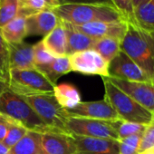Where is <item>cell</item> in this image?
Here are the masks:
<instances>
[{
    "mask_svg": "<svg viewBox=\"0 0 154 154\" xmlns=\"http://www.w3.org/2000/svg\"><path fill=\"white\" fill-rule=\"evenodd\" d=\"M128 22H91L80 26H73L76 30L94 38L100 39L104 37H112L122 40L127 30Z\"/></svg>",
    "mask_w": 154,
    "mask_h": 154,
    "instance_id": "12",
    "label": "cell"
},
{
    "mask_svg": "<svg viewBox=\"0 0 154 154\" xmlns=\"http://www.w3.org/2000/svg\"><path fill=\"white\" fill-rule=\"evenodd\" d=\"M67 130L71 136L94 137L119 140L114 122L69 116Z\"/></svg>",
    "mask_w": 154,
    "mask_h": 154,
    "instance_id": "7",
    "label": "cell"
},
{
    "mask_svg": "<svg viewBox=\"0 0 154 154\" xmlns=\"http://www.w3.org/2000/svg\"><path fill=\"white\" fill-rule=\"evenodd\" d=\"M26 18V16L18 13L16 18H14L2 28H0L1 35L8 44H19L23 42L25 37L27 36Z\"/></svg>",
    "mask_w": 154,
    "mask_h": 154,
    "instance_id": "19",
    "label": "cell"
},
{
    "mask_svg": "<svg viewBox=\"0 0 154 154\" xmlns=\"http://www.w3.org/2000/svg\"><path fill=\"white\" fill-rule=\"evenodd\" d=\"M104 85V100L123 121L148 125L152 119V112L146 110L131 97L114 85L107 77H102Z\"/></svg>",
    "mask_w": 154,
    "mask_h": 154,
    "instance_id": "4",
    "label": "cell"
},
{
    "mask_svg": "<svg viewBox=\"0 0 154 154\" xmlns=\"http://www.w3.org/2000/svg\"><path fill=\"white\" fill-rule=\"evenodd\" d=\"M0 112L11 117L29 131L38 133L56 132L42 121L20 95L12 92L8 87L0 95Z\"/></svg>",
    "mask_w": 154,
    "mask_h": 154,
    "instance_id": "3",
    "label": "cell"
},
{
    "mask_svg": "<svg viewBox=\"0 0 154 154\" xmlns=\"http://www.w3.org/2000/svg\"><path fill=\"white\" fill-rule=\"evenodd\" d=\"M148 1V0H131V2H132V5H133V8H137L138 6L143 4L144 2Z\"/></svg>",
    "mask_w": 154,
    "mask_h": 154,
    "instance_id": "37",
    "label": "cell"
},
{
    "mask_svg": "<svg viewBox=\"0 0 154 154\" xmlns=\"http://www.w3.org/2000/svg\"><path fill=\"white\" fill-rule=\"evenodd\" d=\"M40 137L41 133L28 131L10 149L11 154H41Z\"/></svg>",
    "mask_w": 154,
    "mask_h": 154,
    "instance_id": "23",
    "label": "cell"
},
{
    "mask_svg": "<svg viewBox=\"0 0 154 154\" xmlns=\"http://www.w3.org/2000/svg\"><path fill=\"white\" fill-rule=\"evenodd\" d=\"M19 0H2L0 2V28L17 17Z\"/></svg>",
    "mask_w": 154,
    "mask_h": 154,
    "instance_id": "26",
    "label": "cell"
},
{
    "mask_svg": "<svg viewBox=\"0 0 154 154\" xmlns=\"http://www.w3.org/2000/svg\"><path fill=\"white\" fill-rule=\"evenodd\" d=\"M9 65L10 69L34 70L35 64L34 61L33 45L24 41L19 44H8Z\"/></svg>",
    "mask_w": 154,
    "mask_h": 154,
    "instance_id": "16",
    "label": "cell"
},
{
    "mask_svg": "<svg viewBox=\"0 0 154 154\" xmlns=\"http://www.w3.org/2000/svg\"><path fill=\"white\" fill-rule=\"evenodd\" d=\"M53 11L61 21L73 26H80L91 22L126 21L124 17L115 7L108 2L63 4L57 7Z\"/></svg>",
    "mask_w": 154,
    "mask_h": 154,
    "instance_id": "2",
    "label": "cell"
},
{
    "mask_svg": "<svg viewBox=\"0 0 154 154\" xmlns=\"http://www.w3.org/2000/svg\"><path fill=\"white\" fill-rule=\"evenodd\" d=\"M54 96L65 110L72 109L82 102L79 91L74 85L67 83L56 85L54 88Z\"/></svg>",
    "mask_w": 154,
    "mask_h": 154,
    "instance_id": "20",
    "label": "cell"
},
{
    "mask_svg": "<svg viewBox=\"0 0 154 154\" xmlns=\"http://www.w3.org/2000/svg\"><path fill=\"white\" fill-rule=\"evenodd\" d=\"M1 1H2V0H0V2H1Z\"/></svg>",
    "mask_w": 154,
    "mask_h": 154,
    "instance_id": "40",
    "label": "cell"
},
{
    "mask_svg": "<svg viewBox=\"0 0 154 154\" xmlns=\"http://www.w3.org/2000/svg\"><path fill=\"white\" fill-rule=\"evenodd\" d=\"M9 49L8 44L3 38L0 32V80L7 84L9 80Z\"/></svg>",
    "mask_w": 154,
    "mask_h": 154,
    "instance_id": "27",
    "label": "cell"
},
{
    "mask_svg": "<svg viewBox=\"0 0 154 154\" xmlns=\"http://www.w3.org/2000/svg\"><path fill=\"white\" fill-rule=\"evenodd\" d=\"M13 121L11 117L0 112V141L3 142L5 140Z\"/></svg>",
    "mask_w": 154,
    "mask_h": 154,
    "instance_id": "34",
    "label": "cell"
},
{
    "mask_svg": "<svg viewBox=\"0 0 154 154\" xmlns=\"http://www.w3.org/2000/svg\"><path fill=\"white\" fill-rule=\"evenodd\" d=\"M152 119H153V121H154V112L152 113Z\"/></svg>",
    "mask_w": 154,
    "mask_h": 154,
    "instance_id": "39",
    "label": "cell"
},
{
    "mask_svg": "<svg viewBox=\"0 0 154 154\" xmlns=\"http://www.w3.org/2000/svg\"><path fill=\"white\" fill-rule=\"evenodd\" d=\"M54 86L36 68L34 70L10 69L8 87L20 96L52 94Z\"/></svg>",
    "mask_w": 154,
    "mask_h": 154,
    "instance_id": "6",
    "label": "cell"
},
{
    "mask_svg": "<svg viewBox=\"0 0 154 154\" xmlns=\"http://www.w3.org/2000/svg\"><path fill=\"white\" fill-rule=\"evenodd\" d=\"M77 154H117L119 140L94 137L72 136Z\"/></svg>",
    "mask_w": 154,
    "mask_h": 154,
    "instance_id": "13",
    "label": "cell"
},
{
    "mask_svg": "<svg viewBox=\"0 0 154 154\" xmlns=\"http://www.w3.org/2000/svg\"><path fill=\"white\" fill-rule=\"evenodd\" d=\"M114 125H115V128L117 131L119 140L123 139V138L134 135V134L142 133L144 131L146 126H147L145 124L127 122V121H123V120L115 121Z\"/></svg>",
    "mask_w": 154,
    "mask_h": 154,
    "instance_id": "28",
    "label": "cell"
},
{
    "mask_svg": "<svg viewBox=\"0 0 154 154\" xmlns=\"http://www.w3.org/2000/svg\"><path fill=\"white\" fill-rule=\"evenodd\" d=\"M42 119V121L58 133L68 134L67 121L69 115L52 94H35L21 96Z\"/></svg>",
    "mask_w": 154,
    "mask_h": 154,
    "instance_id": "5",
    "label": "cell"
},
{
    "mask_svg": "<svg viewBox=\"0 0 154 154\" xmlns=\"http://www.w3.org/2000/svg\"><path fill=\"white\" fill-rule=\"evenodd\" d=\"M45 49L55 58L67 56L66 48H67V38L65 29L59 20L57 26L46 35L42 40Z\"/></svg>",
    "mask_w": 154,
    "mask_h": 154,
    "instance_id": "18",
    "label": "cell"
},
{
    "mask_svg": "<svg viewBox=\"0 0 154 154\" xmlns=\"http://www.w3.org/2000/svg\"><path fill=\"white\" fill-rule=\"evenodd\" d=\"M71 69L85 75L109 77V62L94 49L74 53L69 55Z\"/></svg>",
    "mask_w": 154,
    "mask_h": 154,
    "instance_id": "8",
    "label": "cell"
},
{
    "mask_svg": "<svg viewBox=\"0 0 154 154\" xmlns=\"http://www.w3.org/2000/svg\"><path fill=\"white\" fill-rule=\"evenodd\" d=\"M66 111L68 115L71 117L87 118L107 122L121 120L116 112L104 99L94 102H81L72 109Z\"/></svg>",
    "mask_w": 154,
    "mask_h": 154,
    "instance_id": "11",
    "label": "cell"
},
{
    "mask_svg": "<svg viewBox=\"0 0 154 154\" xmlns=\"http://www.w3.org/2000/svg\"><path fill=\"white\" fill-rule=\"evenodd\" d=\"M109 77L129 82L152 83L148 75L122 51L109 63Z\"/></svg>",
    "mask_w": 154,
    "mask_h": 154,
    "instance_id": "9",
    "label": "cell"
},
{
    "mask_svg": "<svg viewBox=\"0 0 154 154\" xmlns=\"http://www.w3.org/2000/svg\"><path fill=\"white\" fill-rule=\"evenodd\" d=\"M34 50V61L35 67L50 63L55 57H54L45 47L42 40L33 45Z\"/></svg>",
    "mask_w": 154,
    "mask_h": 154,
    "instance_id": "32",
    "label": "cell"
},
{
    "mask_svg": "<svg viewBox=\"0 0 154 154\" xmlns=\"http://www.w3.org/2000/svg\"><path fill=\"white\" fill-rule=\"evenodd\" d=\"M121 51L128 55L154 83V34L128 22L121 41Z\"/></svg>",
    "mask_w": 154,
    "mask_h": 154,
    "instance_id": "1",
    "label": "cell"
},
{
    "mask_svg": "<svg viewBox=\"0 0 154 154\" xmlns=\"http://www.w3.org/2000/svg\"><path fill=\"white\" fill-rule=\"evenodd\" d=\"M142 133L134 134L120 140L119 154H139V148Z\"/></svg>",
    "mask_w": 154,
    "mask_h": 154,
    "instance_id": "31",
    "label": "cell"
},
{
    "mask_svg": "<svg viewBox=\"0 0 154 154\" xmlns=\"http://www.w3.org/2000/svg\"><path fill=\"white\" fill-rule=\"evenodd\" d=\"M35 68L54 85H56V81L61 76L72 72L69 56L54 58L50 63L36 66Z\"/></svg>",
    "mask_w": 154,
    "mask_h": 154,
    "instance_id": "21",
    "label": "cell"
},
{
    "mask_svg": "<svg viewBox=\"0 0 154 154\" xmlns=\"http://www.w3.org/2000/svg\"><path fill=\"white\" fill-rule=\"evenodd\" d=\"M8 87V85L3 83L1 80H0V95H1V94L4 92V90Z\"/></svg>",
    "mask_w": 154,
    "mask_h": 154,
    "instance_id": "38",
    "label": "cell"
},
{
    "mask_svg": "<svg viewBox=\"0 0 154 154\" xmlns=\"http://www.w3.org/2000/svg\"><path fill=\"white\" fill-rule=\"evenodd\" d=\"M134 19L140 27L154 34V0H148L135 8Z\"/></svg>",
    "mask_w": 154,
    "mask_h": 154,
    "instance_id": "22",
    "label": "cell"
},
{
    "mask_svg": "<svg viewBox=\"0 0 154 154\" xmlns=\"http://www.w3.org/2000/svg\"><path fill=\"white\" fill-rule=\"evenodd\" d=\"M107 78L116 85L120 90L124 92L139 104L150 112H154V84L141 82H129L113 77Z\"/></svg>",
    "mask_w": 154,
    "mask_h": 154,
    "instance_id": "10",
    "label": "cell"
},
{
    "mask_svg": "<svg viewBox=\"0 0 154 154\" xmlns=\"http://www.w3.org/2000/svg\"><path fill=\"white\" fill-rule=\"evenodd\" d=\"M14 120V119H13ZM29 131L25 128L23 125H21L17 121H13V122L10 125V128L8 131V134L3 140V143L9 149H11L13 146H15Z\"/></svg>",
    "mask_w": 154,
    "mask_h": 154,
    "instance_id": "29",
    "label": "cell"
},
{
    "mask_svg": "<svg viewBox=\"0 0 154 154\" xmlns=\"http://www.w3.org/2000/svg\"><path fill=\"white\" fill-rule=\"evenodd\" d=\"M0 154H11L10 149L8 148L2 141H0Z\"/></svg>",
    "mask_w": 154,
    "mask_h": 154,
    "instance_id": "36",
    "label": "cell"
},
{
    "mask_svg": "<svg viewBox=\"0 0 154 154\" xmlns=\"http://www.w3.org/2000/svg\"><path fill=\"white\" fill-rule=\"evenodd\" d=\"M115 8L124 17L127 22L134 23V8L131 0H111Z\"/></svg>",
    "mask_w": 154,
    "mask_h": 154,
    "instance_id": "33",
    "label": "cell"
},
{
    "mask_svg": "<svg viewBox=\"0 0 154 154\" xmlns=\"http://www.w3.org/2000/svg\"><path fill=\"white\" fill-rule=\"evenodd\" d=\"M60 5L63 4H88V3H101L104 0H57Z\"/></svg>",
    "mask_w": 154,
    "mask_h": 154,
    "instance_id": "35",
    "label": "cell"
},
{
    "mask_svg": "<svg viewBox=\"0 0 154 154\" xmlns=\"http://www.w3.org/2000/svg\"><path fill=\"white\" fill-rule=\"evenodd\" d=\"M59 24V18L53 10L38 12L26 17V35L45 36Z\"/></svg>",
    "mask_w": 154,
    "mask_h": 154,
    "instance_id": "15",
    "label": "cell"
},
{
    "mask_svg": "<svg viewBox=\"0 0 154 154\" xmlns=\"http://www.w3.org/2000/svg\"><path fill=\"white\" fill-rule=\"evenodd\" d=\"M117 154H119V153H117Z\"/></svg>",
    "mask_w": 154,
    "mask_h": 154,
    "instance_id": "41",
    "label": "cell"
},
{
    "mask_svg": "<svg viewBox=\"0 0 154 154\" xmlns=\"http://www.w3.org/2000/svg\"><path fill=\"white\" fill-rule=\"evenodd\" d=\"M93 49L110 63L121 52V40L112 37L96 39Z\"/></svg>",
    "mask_w": 154,
    "mask_h": 154,
    "instance_id": "25",
    "label": "cell"
},
{
    "mask_svg": "<svg viewBox=\"0 0 154 154\" xmlns=\"http://www.w3.org/2000/svg\"><path fill=\"white\" fill-rule=\"evenodd\" d=\"M41 154H77L72 136L57 132L41 133Z\"/></svg>",
    "mask_w": 154,
    "mask_h": 154,
    "instance_id": "14",
    "label": "cell"
},
{
    "mask_svg": "<svg viewBox=\"0 0 154 154\" xmlns=\"http://www.w3.org/2000/svg\"><path fill=\"white\" fill-rule=\"evenodd\" d=\"M59 6L57 0H19V14L28 17L38 12L54 10Z\"/></svg>",
    "mask_w": 154,
    "mask_h": 154,
    "instance_id": "24",
    "label": "cell"
},
{
    "mask_svg": "<svg viewBox=\"0 0 154 154\" xmlns=\"http://www.w3.org/2000/svg\"><path fill=\"white\" fill-rule=\"evenodd\" d=\"M60 20V19H59ZM61 21V20H60ZM63 24L67 38V48H66V54L67 56L85 50L93 49L96 39H94L82 32L76 30L71 24L61 21Z\"/></svg>",
    "mask_w": 154,
    "mask_h": 154,
    "instance_id": "17",
    "label": "cell"
},
{
    "mask_svg": "<svg viewBox=\"0 0 154 154\" xmlns=\"http://www.w3.org/2000/svg\"><path fill=\"white\" fill-rule=\"evenodd\" d=\"M139 154H154V121L146 126L142 133Z\"/></svg>",
    "mask_w": 154,
    "mask_h": 154,
    "instance_id": "30",
    "label": "cell"
}]
</instances>
